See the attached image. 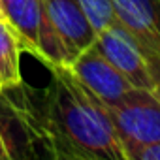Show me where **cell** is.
<instances>
[{"label":"cell","mask_w":160,"mask_h":160,"mask_svg":"<svg viewBox=\"0 0 160 160\" xmlns=\"http://www.w3.org/2000/svg\"><path fill=\"white\" fill-rule=\"evenodd\" d=\"M21 45L6 23L4 17H0V87L13 89L23 83L21 77Z\"/></svg>","instance_id":"8"},{"label":"cell","mask_w":160,"mask_h":160,"mask_svg":"<svg viewBox=\"0 0 160 160\" xmlns=\"http://www.w3.org/2000/svg\"><path fill=\"white\" fill-rule=\"evenodd\" d=\"M66 68L104 106H113V104L121 102L132 89H136L98 51V47L94 43L91 47H87L83 53H79Z\"/></svg>","instance_id":"4"},{"label":"cell","mask_w":160,"mask_h":160,"mask_svg":"<svg viewBox=\"0 0 160 160\" xmlns=\"http://www.w3.org/2000/svg\"><path fill=\"white\" fill-rule=\"evenodd\" d=\"M106 109L121 141L160 139V81L152 89H132L121 102Z\"/></svg>","instance_id":"2"},{"label":"cell","mask_w":160,"mask_h":160,"mask_svg":"<svg viewBox=\"0 0 160 160\" xmlns=\"http://www.w3.org/2000/svg\"><path fill=\"white\" fill-rule=\"evenodd\" d=\"M40 109L55 154L83 160H128L106 106L66 66H51Z\"/></svg>","instance_id":"1"},{"label":"cell","mask_w":160,"mask_h":160,"mask_svg":"<svg viewBox=\"0 0 160 160\" xmlns=\"http://www.w3.org/2000/svg\"><path fill=\"white\" fill-rule=\"evenodd\" d=\"M55 160H83V158H77L72 154H55Z\"/></svg>","instance_id":"11"},{"label":"cell","mask_w":160,"mask_h":160,"mask_svg":"<svg viewBox=\"0 0 160 160\" xmlns=\"http://www.w3.org/2000/svg\"><path fill=\"white\" fill-rule=\"evenodd\" d=\"M0 12L15 32L21 51L40 58V21L42 0H4Z\"/></svg>","instance_id":"7"},{"label":"cell","mask_w":160,"mask_h":160,"mask_svg":"<svg viewBox=\"0 0 160 160\" xmlns=\"http://www.w3.org/2000/svg\"><path fill=\"white\" fill-rule=\"evenodd\" d=\"M42 10L62 40L70 62L94 43L96 32L87 21L77 0H42Z\"/></svg>","instance_id":"6"},{"label":"cell","mask_w":160,"mask_h":160,"mask_svg":"<svg viewBox=\"0 0 160 160\" xmlns=\"http://www.w3.org/2000/svg\"><path fill=\"white\" fill-rule=\"evenodd\" d=\"M94 45L136 89H152L158 83L149 57L119 21L98 32Z\"/></svg>","instance_id":"3"},{"label":"cell","mask_w":160,"mask_h":160,"mask_svg":"<svg viewBox=\"0 0 160 160\" xmlns=\"http://www.w3.org/2000/svg\"><path fill=\"white\" fill-rule=\"evenodd\" d=\"M117 21L149 57L160 81V0H113Z\"/></svg>","instance_id":"5"},{"label":"cell","mask_w":160,"mask_h":160,"mask_svg":"<svg viewBox=\"0 0 160 160\" xmlns=\"http://www.w3.org/2000/svg\"><path fill=\"white\" fill-rule=\"evenodd\" d=\"M2 2H4V0H0V4H2Z\"/></svg>","instance_id":"12"},{"label":"cell","mask_w":160,"mask_h":160,"mask_svg":"<svg viewBox=\"0 0 160 160\" xmlns=\"http://www.w3.org/2000/svg\"><path fill=\"white\" fill-rule=\"evenodd\" d=\"M122 149L128 160H160V139L158 141H122Z\"/></svg>","instance_id":"10"},{"label":"cell","mask_w":160,"mask_h":160,"mask_svg":"<svg viewBox=\"0 0 160 160\" xmlns=\"http://www.w3.org/2000/svg\"><path fill=\"white\" fill-rule=\"evenodd\" d=\"M77 2L96 34L117 23L113 0H77Z\"/></svg>","instance_id":"9"}]
</instances>
